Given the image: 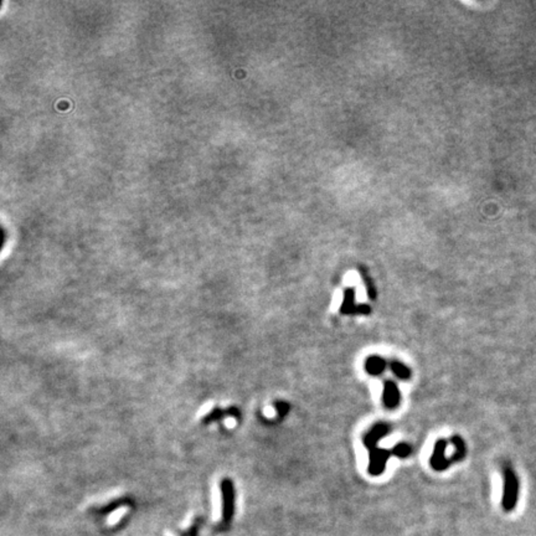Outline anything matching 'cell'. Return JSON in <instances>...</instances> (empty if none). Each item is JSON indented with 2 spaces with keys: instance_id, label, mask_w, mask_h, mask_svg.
I'll list each match as a JSON object with an SVG mask.
<instances>
[{
  "instance_id": "3",
  "label": "cell",
  "mask_w": 536,
  "mask_h": 536,
  "mask_svg": "<svg viewBox=\"0 0 536 536\" xmlns=\"http://www.w3.org/2000/svg\"><path fill=\"white\" fill-rule=\"evenodd\" d=\"M446 448H447L446 439L441 438L435 443V448H433V453H432V456H431V461H430L431 467H432L435 470H437V471L446 470L447 468L449 467V464L452 463V461L448 459L446 455H444V453H446Z\"/></svg>"
},
{
  "instance_id": "1",
  "label": "cell",
  "mask_w": 536,
  "mask_h": 536,
  "mask_svg": "<svg viewBox=\"0 0 536 536\" xmlns=\"http://www.w3.org/2000/svg\"><path fill=\"white\" fill-rule=\"evenodd\" d=\"M519 496V480L510 467L504 468V489L502 504L504 510L511 511L518 503Z\"/></svg>"
},
{
  "instance_id": "12",
  "label": "cell",
  "mask_w": 536,
  "mask_h": 536,
  "mask_svg": "<svg viewBox=\"0 0 536 536\" xmlns=\"http://www.w3.org/2000/svg\"><path fill=\"white\" fill-rule=\"evenodd\" d=\"M371 313V307L369 304H357L353 315H368Z\"/></svg>"
},
{
  "instance_id": "9",
  "label": "cell",
  "mask_w": 536,
  "mask_h": 536,
  "mask_svg": "<svg viewBox=\"0 0 536 536\" xmlns=\"http://www.w3.org/2000/svg\"><path fill=\"white\" fill-rule=\"evenodd\" d=\"M451 442H452L453 447H455V453H453L451 461L452 462L463 461L465 455H467V447H465L464 439L462 438L461 436L457 435V436H453V437L451 438Z\"/></svg>"
},
{
  "instance_id": "13",
  "label": "cell",
  "mask_w": 536,
  "mask_h": 536,
  "mask_svg": "<svg viewBox=\"0 0 536 536\" xmlns=\"http://www.w3.org/2000/svg\"><path fill=\"white\" fill-rule=\"evenodd\" d=\"M276 409H277L278 416H280L281 418L285 417V416L289 412V405L287 402H283V401H280V402L276 403Z\"/></svg>"
},
{
  "instance_id": "10",
  "label": "cell",
  "mask_w": 536,
  "mask_h": 536,
  "mask_svg": "<svg viewBox=\"0 0 536 536\" xmlns=\"http://www.w3.org/2000/svg\"><path fill=\"white\" fill-rule=\"evenodd\" d=\"M390 369L392 373H394L395 376L398 377V379H401V380L411 379V375H412L411 370H410L409 366H406L403 362L394 360V361L390 362Z\"/></svg>"
},
{
  "instance_id": "8",
  "label": "cell",
  "mask_w": 536,
  "mask_h": 536,
  "mask_svg": "<svg viewBox=\"0 0 536 536\" xmlns=\"http://www.w3.org/2000/svg\"><path fill=\"white\" fill-rule=\"evenodd\" d=\"M355 307V291L350 287V288L345 289L344 292V299H342L340 307V313L345 315H353Z\"/></svg>"
},
{
  "instance_id": "6",
  "label": "cell",
  "mask_w": 536,
  "mask_h": 536,
  "mask_svg": "<svg viewBox=\"0 0 536 536\" xmlns=\"http://www.w3.org/2000/svg\"><path fill=\"white\" fill-rule=\"evenodd\" d=\"M222 491H224V518L225 521H230L233 511V488L230 480H225L222 483Z\"/></svg>"
},
{
  "instance_id": "2",
  "label": "cell",
  "mask_w": 536,
  "mask_h": 536,
  "mask_svg": "<svg viewBox=\"0 0 536 536\" xmlns=\"http://www.w3.org/2000/svg\"><path fill=\"white\" fill-rule=\"evenodd\" d=\"M392 456L391 451L383 449V448H374L369 451V467L368 470L371 476L377 477L385 471L388 461Z\"/></svg>"
},
{
  "instance_id": "7",
  "label": "cell",
  "mask_w": 536,
  "mask_h": 536,
  "mask_svg": "<svg viewBox=\"0 0 536 536\" xmlns=\"http://www.w3.org/2000/svg\"><path fill=\"white\" fill-rule=\"evenodd\" d=\"M386 360L379 355H370L365 360V370L371 376H379L386 369Z\"/></svg>"
},
{
  "instance_id": "11",
  "label": "cell",
  "mask_w": 536,
  "mask_h": 536,
  "mask_svg": "<svg viewBox=\"0 0 536 536\" xmlns=\"http://www.w3.org/2000/svg\"><path fill=\"white\" fill-rule=\"evenodd\" d=\"M391 453L395 457H398V458H407L412 453V447L410 444L401 442V443H397L396 446L392 448Z\"/></svg>"
},
{
  "instance_id": "5",
  "label": "cell",
  "mask_w": 536,
  "mask_h": 536,
  "mask_svg": "<svg viewBox=\"0 0 536 536\" xmlns=\"http://www.w3.org/2000/svg\"><path fill=\"white\" fill-rule=\"evenodd\" d=\"M382 401L386 409L395 410L400 406L401 402V394L398 390L397 385L391 380H388L383 383L382 391Z\"/></svg>"
},
{
  "instance_id": "4",
  "label": "cell",
  "mask_w": 536,
  "mask_h": 536,
  "mask_svg": "<svg viewBox=\"0 0 536 536\" xmlns=\"http://www.w3.org/2000/svg\"><path fill=\"white\" fill-rule=\"evenodd\" d=\"M390 432H391L390 424L385 423V422H379V423L374 424L368 433H365L364 438H362V442H364L365 447L368 448L369 451H371V449H374V448H376L377 444H379V442L381 441V439L385 437L386 435H389Z\"/></svg>"
}]
</instances>
